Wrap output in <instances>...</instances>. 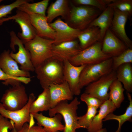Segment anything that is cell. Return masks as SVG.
Here are the masks:
<instances>
[{"mask_svg":"<svg viewBox=\"0 0 132 132\" xmlns=\"http://www.w3.org/2000/svg\"><path fill=\"white\" fill-rule=\"evenodd\" d=\"M63 61L52 57L43 61L35 68L40 84L43 89L52 84H60L64 81Z\"/></svg>","mask_w":132,"mask_h":132,"instance_id":"1","label":"cell"},{"mask_svg":"<svg viewBox=\"0 0 132 132\" xmlns=\"http://www.w3.org/2000/svg\"><path fill=\"white\" fill-rule=\"evenodd\" d=\"M80 103L77 97L69 103L67 100L62 101L49 110V115L52 117L57 113L60 114L63 118L65 123L63 132H76L77 129L83 128L78 123V116L77 114L78 106Z\"/></svg>","mask_w":132,"mask_h":132,"instance_id":"2","label":"cell"},{"mask_svg":"<svg viewBox=\"0 0 132 132\" xmlns=\"http://www.w3.org/2000/svg\"><path fill=\"white\" fill-rule=\"evenodd\" d=\"M54 40L44 38L36 35L24 45L29 53L34 68L46 60L52 57Z\"/></svg>","mask_w":132,"mask_h":132,"instance_id":"3","label":"cell"},{"mask_svg":"<svg viewBox=\"0 0 132 132\" xmlns=\"http://www.w3.org/2000/svg\"><path fill=\"white\" fill-rule=\"evenodd\" d=\"M101 11L93 7L85 6H72L68 16L67 23L74 28L83 30L100 14Z\"/></svg>","mask_w":132,"mask_h":132,"instance_id":"4","label":"cell"},{"mask_svg":"<svg viewBox=\"0 0 132 132\" xmlns=\"http://www.w3.org/2000/svg\"><path fill=\"white\" fill-rule=\"evenodd\" d=\"M102 42H97L82 50L68 60L72 65L79 66L98 63L112 57L102 50Z\"/></svg>","mask_w":132,"mask_h":132,"instance_id":"5","label":"cell"},{"mask_svg":"<svg viewBox=\"0 0 132 132\" xmlns=\"http://www.w3.org/2000/svg\"><path fill=\"white\" fill-rule=\"evenodd\" d=\"M112 63L111 57L98 63L86 65L80 76L81 88L111 72L113 70Z\"/></svg>","mask_w":132,"mask_h":132,"instance_id":"6","label":"cell"},{"mask_svg":"<svg viewBox=\"0 0 132 132\" xmlns=\"http://www.w3.org/2000/svg\"><path fill=\"white\" fill-rule=\"evenodd\" d=\"M29 98L27 103L24 107L14 111L6 109L0 102V115L12 121L15 129L18 131L20 130L26 123L30 124L35 123L34 118L30 114V109L31 103L35 99L36 97L32 93L29 94Z\"/></svg>","mask_w":132,"mask_h":132,"instance_id":"7","label":"cell"},{"mask_svg":"<svg viewBox=\"0 0 132 132\" xmlns=\"http://www.w3.org/2000/svg\"><path fill=\"white\" fill-rule=\"evenodd\" d=\"M25 86L21 84L6 89L0 99V103L6 109L11 111L20 110L29 100Z\"/></svg>","mask_w":132,"mask_h":132,"instance_id":"8","label":"cell"},{"mask_svg":"<svg viewBox=\"0 0 132 132\" xmlns=\"http://www.w3.org/2000/svg\"><path fill=\"white\" fill-rule=\"evenodd\" d=\"M10 46L13 51H16L15 46L18 47V52L14 53L10 52L11 57L20 65V69L24 71L34 72L35 68L31 60L29 52L25 47L21 40L13 31L10 32Z\"/></svg>","mask_w":132,"mask_h":132,"instance_id":"9","label":"cell"},{"mask_svg":"<svg viewBox=\"0 0 132 132\" xmlns=\"http://www.w3.org/2000/svg\"><path fill=\"white\" fill-rule=\"evenodd\" d=\"M11 20L14 21L20 25L22 32H19L17 36L23 44L32 40L37 35L36 30L31 23L30 15L27 13L17 9L15 15L0 20V25Z\"/></svg>","mask_w":132,"mask_h":132,"instance_id":"10","label":"cell"},{"mask_svg":"<svg viewBox=\"0 0 132 132\" xmlns=\"http://www.w3.org/2000/svg\"><path fill=\"white\" fill-rule=\"evenodd\" d=\"M116 78V71L112 70L87 86L85 93L104 101L109 99L110 87Z\"/></svg>","mask_w":132,"mask_h":132,"instance_id":"11","label":"cell"},{"mask_svg":"<svg viewBox=\"0 0 132 132\" xmlns=\"http://www.w3.org/2000/svg\"><path fill=\"white\" fill-rule=\"evenodd\" d=\"M49 24L56 33L54 45L76 40L81 31L71 27L60 18Z\"/></svg>","mask_w":132,"mask_h":132,"instance_id":"12","label":"cell"},{"mask_svg":"<svg viewBox=\"0 0 132 132\" xmlns=\"http://www.w3.org/2000/svg\"><path fill=\"white\" fill-rule=\"evenodd\" d=\"M113 8V16L110 29L128 48L132 49V42L127 35L125 29L126 23L129 18L128 15L126 13Z\"/></svg>","mask_w":132,"mask_h":132,"instance_id":"13","label":"cell"},{"mask_svg":"<svg viewBox=\"0 0 132 132\" xmlns=\"http://www.w3.org/2000/svg\"><path fill=\"white\" fill-rule=\"evenodd\" d=\"M64 79L68 83L73 95H78L81 93L79 78L81 72L86 65L75 66L67 60L63 61Z\"/></svg>","mask_w":132,"mask_h":132,"instance_id":"14","label":"cell"},{"mask_svg":"<svg viewBox=\"0 0 132 132\" xmlns=\"http://www.w3.org/2000/svg\"><path fill=\"white\" fill-rule=\"evenodd\" d=\"M128 48L110 29L106 32L102 42V50L112 57L117 56Z\"/></svg>","mask_w":132,"mask_h":132,"instance_id":"15","label":"cell"},{"mask_svg":"<svg viewBox=\"0 0 132 132\" xmlns=\"http://www.w3.org/2000/svg\"><path fill=\"white\" fill-rule=\"evenodd\" d=\"M82 50L79 44L76 40L56 45L53 44L52 57L63 62L66 60H69Z\"/></svg>","mask_w":132,"mask_h":132,"instance_id":"16","label":"cell"},{"mask_svg":"<svg viewBox=\"0 0 132 132\" xmlns=\"http://www.w3.org/2000/svg\"><path fill=\"white\" fill-rule=\"evenodd\" d=\"M9 50H5L0 55V67L9 76L12 77H30V72L19 67L17 63L10 56Z\"/></svg>","mask_w":132,"mask_h":132,"instance_id":"17","label":"cell"},{"mask_svg":"<svg viewBox=\"0 0 132 132\" xmlns=\"http://www.w3.org/2000/svg\"><path fill=\"white\" fill-rule=\"evenodd\" d=\"M30 15L32 25L35 29L37 35L42 38L54 40L55 31L49 25L46 16L24 11Z\"/></svg>","mask_w":132,"mask_h":132,"instance_id":"18","label":"cell"},{"mask_svg":"<svg viewBox=\"0 0 132 132\" xmlns=\"http://www.w3.org/2000/svg\"><path fill=\"white\" fill-rule=\"evenodd\" d=\"M51 108L54 107L59 102L65 100H71L73 94L66 81L60 84H52L49 86Z\"/></svg>","mask_w":132,"mask_h":132,"instance_id":"19","label":"cell"},{"mask_svg":"<svg viewBox=\"0 0 132 132\" xmlns=\"http://www.w3.org/2000/svg\"><path fill=\"white\" fill-rule=\"evenodd\" d=\"M31 114L36 120L38 125L42 126L48 132H59L64 130V125L61 123L63 117L59 113L52 117L45 116L42 113Z\"/></svg>","mask_w":132,"mask_h":132,"instance_id":"20","label":"cell"},{"mask_svg":"<svg viewBox=\"0 0 132 132\" xmlns=\"http://www.w3.org/2000/svg\"><path fill=\"white\" fill-rule=\"evenodd\" d=\"M98 113L94 117L87 129L88 132H96L102 128L103 120L109 114L113 113L116 108L113 103L108 99L99 107Z\"/></svg>","mask_w":132,"mask_h":132,"instance_id":"21","label":"cell"},{"mask_svg":"<svg viewBox=\"0 0 132 132\" xmlns=\"http://www.w3.org/2000/svg\"><path fill=\"white\" fill-rule=\"evenodd\" d=\"M77 38L81 49H84L100 41L102 42L99 28L95 26L88 27L81 31Z\"/></svg>","mask_w":132,"mask_h":132,"instance_id":"22","label":"cell"},{"mask_svg":"<svg viewBox=\"0 0 132 132\" xmlns=\"http://www.w3.org/2000/svg\"><path fill=\"white\" fill-rule=\"evenodd\" d=\"M113 14V8L108 6L106 9L88 26L97 27L99 28L102 41L106 31L111 26Z\"/></svg>","mask_w":132,"mask_h":132,"instance_id":"23","label":"cell"},{"mask_svg":"<svg viewBox=\"0 0 132 132\" xmlns=\"http://www.w3.org/2000/svg\"><path fill=\"white\" fill-rule=\"evenodd\" d=\"M68 1L66 0H56L48 8L46 16L48 23L52 22L56 18L61 16L65 18L68 16L70 9Z\"/></svg>","mask_w":132,"mask_h":132,"instance_id":"24","label":"cell"},{"mask_svg":"<svg viewBox=\"0 0 132 132\" xmlns=\"http://www.w3.org/2000/svg\"><path fill=\"white\" fill-rule=\"evenodd\" d=\"M116 79L123 85L127 92H132V67L131 63L120 66L116 71Z\"/></svg>","mask_w":132,"mask_h":132,"instance_id":"25","label":"cell"},{"mask_svg":"<svg viewBox=\"0 0 132 132\" xmlns=\"http://www.w3.org/2000/svg\"><path fill=\"white\" fill-rule=\"evenodd\" d=\"M51 108L50 97L48 88L44 89L37 98L31 103L30 107V114L46 111Z\"/></svg>","mask_w":132,"mask_h":132,"instance_id":"26","label":"cell"},{"mask_svg":"<svg viewBox=\"0 0 132 132\" xmlns=\"http://www.w3.org/2000/svg\"><path fill=\"white\" fill-rule=\"evenodd\" d=\"M109 89V99L113 103L116 108H119L125 99V89L121 83L116 78L111 84Z\"/></svg>","mask_w":132,"mask_h":132,"instance_id":"27","label":"cell"},{"mask_svg":"<svg viewBox=\"0 0 132 132\" xmlns=\"http://www.w3.org/2000/svg\"><path fill=\"white\" fill-rule=\"evenodd\" d=\"M127 94L129 102V104L125 112L123 114L120 115H116L113 113H110L103 120V121L110 120H115L118 121L119 123L118 128L115 132H120L121 127L125 122L127 121H132V99L131 95L128 92H127Z\"/></svg>","mask_w":132,"mask_h":132,"instance_id":"28","label":"cell"},{"mask_svg":"<svg viewBox=\"0 0 132 132\" xmlns=\"http://www.w3.org/2000/svg\"><path fill=\"white\" fill-rule=\"evenodd\" d=\"M49 0H44L32 3L27 2L21 5L18 10L27 11L33 13L46 16L45 12L49 2Z\"/></svg>","mask_w":132,"mask_h":132,"instance_id":"29","label":"cell"},{"mask_svg":"<svg viewBox=\"0 0 132 132\" xmlns=\"http://www.w3.org/2000/svg\"><path fill=\"white\" fill-rule=\"evenodd\" d=\"M113 70L116 71L121 65L132 63V49L128 48L118 55L112 57Z\"/></svg>","mask_w":132,"mask_h":132,"instance_id":"30","label":"cell"},{"mask_svg":"<svg viewBox=\"0 0 132 132\" xmlns=\"http://www.w3.org/2000/svg\"><path fill=\"white\" fill-rule=\"evenodd\" d=\"M115 0H74L73 1L79 6H85L96 8L103 11L107 6Z\"/></svg>","mask_w":132,"mask_h":132,"instance_id":"31","label":"cell"},{"mask_svg":"<svg viewBox=\"0 0 132 132\" xmlns=\"http://www.w3.org/2000/svg\"><path fill=\"white\" fill-rule=\"evenodd\" d=\"M98 108L94 107H88L86 113L78 117V123L83 128L87 129L90 125L93 119L97 112Z\"/></svg>","mask_w":132,"mask_h":132,"instance_id":"32","label":"cell"},{"mask_svg":"<svg viewBox=\"0 0 132 132\" xmlns=\"http://www.w3.org/2000/svg\"><path fill=\"white\" fill-rule=\"evenodd\" d=\"M0 80L4 81L2 83L5 85H10L13 86L19 85L22 83L25 84H28L29 79L27 77H11L4 73L0 67Z\"/></svg>","mask_w":132,"mask_h":132,"instance_id":"33","label":"cell"},{"mask_svg":"<svg viewBox=\"0 0 132 132\" xmlns=\"http://www.w3.org/2000/svg\"><path fill=\"white\" fill-rule=\"evenodd\" d=\"M108 6L127 13L129 18L132 15V0H115Z\"/></svg>","mask_w":132,"mask_h":132,"instance_id":"34","label":"cell"},{"mask_svg":"<svg viewBox=\"0 0 132 132\" xmlns=\"http://www.w3.org/2000/svg\"><path fill=\"white\" fill-rule=\"evenodd\" d=\"M30 1L29 0H17L10 4L0 6V20L11 14L12 11L15 8H17L23 3Z\"/></svg>","mask_w":132,"mask_h":132,"instance_id":"35","label":"cell"},{"mask_svg":"<svg viewBox=\"0 0 132 132\" xmlns=\"http://www.w3.org/2000/svg\"><path fill=\"white\" fill-rule=\"evenodd\" d=\"M80 98L82 101L86 103L87 107H94L98 108L105 101L85 92L81 95Z\"/></svg>","mask_w":132,"mask_h":132,"instance_id":"36","label":"cell"},{"mask_svg":"<svg viewBox=\"0 0 132 132\" xmlns=\"http://www.w3.org/2000/svg\"><path fill=\"white\" fill-rule=\"evenodd\" d=\"M19 132H48L44 127L38 125L29 124L26 123Z\"/></svg>","mask_w":132,"mask_h":132,"instance_id":"37","label":"cell"},{"mask_svg":"<svg viewBox=\"0 0 132 132\" xmlns=\"http://www.w3.org/2000/svg\"><path fill=\"white\" fill-rule=\"evenodd\" d=\"M14 123L12 121L0 115V132H8L12 129Z\"/></svg>","mask_w":132,"mask_h":132,"instance_id":"38","label":"cell"},{"mask_svg":"<svg viewBox=\"0 0 132 132\" xmlns=\"http://www.w3.org/2000/svg\"><path fill=\"white\" fill-rule=\"evenodd\" d=\"M96 132H107V130L105 128H102Z\"/></svg>","mask_w":132,"mask_h":132,"instance_id":"39","label":"cell"},{"mask_svg":"<svg viewBox=\"0 0 132 132\" xmlns=\"http://www.w3.org/2000/svg\"><path fill=\"white\" fill-rule=\"evenodd\" d=\"M11 132H19L15 129L14 126V124L13 125L12 129L11 130Z\"/></svg>","mask_w":132,"mask_h":132,"instance_id":"40","label":"cell"},{"mask_svg":"<svg viewBox=\"0 0 132 132\" xmlns=\"http://www.w3.org/2000/svg\"><path fill=\"white\" fill-rule=\"evenodd\" d=\"M2 1H3V0H0V3Z\"/></svg>","mask_w":132,"mask_h":132,"instance_id":"41","label":"cell"},{"mask_svg":"<svg viewBox=\"0 0 132 132\" xmlns=\"http://www.w3.org/2000/svg\"></svg>","mask_w":132,"mask_h":132,"instance_id":"42","label":"cell"}]
</instances>
